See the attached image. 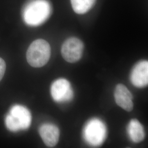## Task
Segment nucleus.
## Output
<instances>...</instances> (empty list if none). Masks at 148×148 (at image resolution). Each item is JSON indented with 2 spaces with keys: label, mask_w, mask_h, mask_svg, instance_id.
Masks as SVG:
<instances>
[{
  "label": "nucleus",
  "mask_w": 148,
  "mask_h": 148,
  "mask_svg": "<svg viewBox=\"0 0 148 148\" xmlns=\"http://www.w3.org/2000/svg\"><path fill=\"white\" fill-rule=\"evenodd\" d=\"M84 49L82 41L76 37H70L63 43L61 52L63 58L69 63H75L81 58Z\"/></svg>",
  "instance_id": "5"
},
{
  "label": "nucleus",
  "mask_w": 148,
  "mask_h": 148,
  "mask_svg": "<svg viewBox=\"0 0 148 148\" xmlns=\"http://www.w3.org/2000/svg\"><path fill=\"white\" fill-rule=\"evenodd\" d=\"M127 133L129 137L134 143H139L143 141L145 136L143 126L136 119H132L129 122Z\"/></svg>",
  "instance_id": "10"
},
{
  "label": "nucleus",
  "mask_w": 148,
  "mask_h": 148,
  "mask_svg": "<svg viewBox=\"0 0 148 148\" xmlns=\"http://www.w3.org/2000/svg\"><path fill=\"white\" fill-rule=\"evenodd\" d=\"M130 79L133 85L138 88L146 87L148 84V62L142 60L136 64L131 73Z\"/></svg>",
  "instance_id": "7"
},
{
  "label": "nucleus",
  "mask_w": 148,
  "mask_h": 148,
  "mask_svg": "<svg viewBox=\"0 0 148 148\" xmlns=\"http://www.w3.org/2000/svg\"><path fill=\"white\" fill-rule=\"evenodd\" d=\"M32 119V114L27 108L17 104L11 108L5 117V126L11 132L25 130L30 126Z\"/></svg>",
  "instance_id": "2"
},
{
  "label": "nucleus",
  "mask_w": 148,
  "mask_h": 148,
  "mask_svg": "<svg viewBox=\"0 0 148 148\" xmlns=\"http://www.w3.org/2000/svg\"><path fill=\"white\" fill-rule=\"evenodd\" d=\"M6 65L5 60L1 58H0V81L3 77V76L5 73Z\"/></svg>",
  "instance_id": "12"
},
{
  "label": "nucleus",
  "mask_w": 148,
  "mask_h": 148,
  "mask_svg": "<svg viewBox=\"0 0 148 148\" xmlns=\"http://www.w3.org/2000/svg\"><path fill=\"white\" fill-rule=\"evenodd\" d=\"M51 56V47L46 40L38 39L31 43L27 52V63L34 68L42 67Z\"/></svg>",
  "instance_id": "3"
},
{
  "label": "nucleus",
  "mask_w": 148,
  "mask_h": 148,
  "mask_svg": "<svg viewBox=\"0 0 148 148\" xmlns=\"http://www.w3.org/2000/svg\"><path fill=\"white\" fill-rule=\"evenodd\" d=\"M51 93L53 100L59 103L69 101L74 96L70 82L64 79H59L53 82L51 87Z\"/></svg>",
  "instance_id": "6"
},
{
  "label": "nucleus",
  "mask_w": 148,
  "mask_h": 148,
  "mask_svg": "<svg viewBox=\"0 0 148 148\" xmlns=\"http://www.w3.org/2000/svg\"><path fill=\"white\" fill-rule=\"evenodd\" d=\"M74 12L79 14H83L95 5L96 0H70Z\"/></svg>",
  "instance_id": "11"
},
{
  "label": "nucleus",
  "mask_w": 148,
  "mask_h": 148,
  "mask_svg": "<svg viewBox=\"0 0 148 148\" xmlns=\"http://www.w3.org/2000/svg\"><path fill=\"white\" fill-rule=\"evenodd\" d=\"M51 13V7L47 0H31L24 7L23 16L30 26H38L46 21Z\"/></svg>",
  "instance_id": "1"
},
{
  "label": "nucleus",
  "mask_w": 148,
  "mask_h": 148,
  "mask_svg": "<svg viewBox=\"0 0 148 148\" xmlns=\"http://www.w3.org/2000/svg\"><path fill=\"white\" fill-rule=\"evenodd\" d=\"M115 101L117 106L126 111H131L133 108V95L125 85L118 84L114 92Z\"/></svg>",
  "instance_id": "8"
},
{
  "label": "nucleus",
  "mask_w": 148,
  "mask_h": 148,
  "mask_svg": "<svg viewBox=\"0 0 148 148\" xmlns=\"http://www.w3.org/2000/svg\"><path fill=\"white\" fill-rule=\"evenodd\" d=\"M106 127L104 123L97 118L90 119L85 125L83 135L85 141L90 146L98 147L105 141Z\"/></svg>",
  "instance_id": "4"
},
{
  "label": "nucleus",
  "mask_w": 148,
  "mask_h": 148,
  "mask_svg": "<svg viewBox=\"0 0 148 148\" xmlns=\"http://www.w3.org/2000/svg\"><path fill=\"white\" fill-rule=\"evenodd\" d=\"M38 131L43 142L48 147H53L58 142L60 132L56 125L51 123L43 124Z\"/></svg>",
  "instance_id": "9"
}]
</instances>
